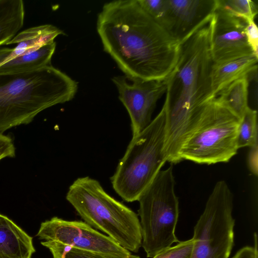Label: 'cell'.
I'll use <instances>...</instances> for the list:
<instances>
[{"mask_svg": "<svg viewBox=\"0 0 258 258\" xmlns=\"http://www.w3.org/2000/svg\"><path fill=\"white\" fill-rule=\"evenodd\" d=\"M97 31L104 51L127 76L164 80L177 62L179 41L157 23L138 0L105 4L97 17Z\"/></svg>", "mask_w": 258, "mask_h": 258, "instance_id": "6da1fadb", "label": "cell"}, {"mask_svg": "<svg viewBox=\"0 0 258 258\" xmlns=\"http://www.w3.org/2000/svg\"><path fill=\"white\" fill-rule=\"evenodd\" d=\"M214 13L179 41L177 62L166 78L164 102L166 133L164 153L167 162H181L182 144L200 120L213 95L211 72V34Z\"/></svg>", "mask_w": 258, "mask_h": 258, "instance_id": "7a4b0ae2", "label": "cell"}, {"mask_svg": "<svg viewBox=\"0 0 258 258\" xmlns=\"http://www.w3.org/2000/svg\"><path fill=\"white\" fill-rule=\"evenodd\" d=\"M78 89L75 80L51 64L0 73V133L29 124L43 110L72 100Z\"/></svg>", "mask_w": 258, "mask_h": 258, "instance_id": "3957f363", "label": "cell"}, {"mask_svg": "<svg viewBox=\"0 0 258 258\" xmlns=\"http://www.w3.org/2000/svg\"><path fill=\"white\" fill-rule=\"evenodd\" d=\"M66 199L85 223L129 251L138 252L142 236L138 215L108 194L98 180L89 176L77 178Z\"/></svg>", "mask_w": 258, "mask_h": 258, "instance_id": "277c9868", "label": "cell"}, {"mask_svg": "<svg viewBox=\"0 0 258 258\" xmlns=\"http://www.w3.org/2000/svg\"><path fill=\"white\" fill-rule=\"evenodd\" d=\"M166 119L163 104L150 123L133 136L119 161L111 181L114 190L124 201H138L167 162L164 153Z\"/></svg>", "mask_w": 258, "mask_h": 258, "instance_id": "5b68a950", "label": "cell"}, {"mask_svg": "<svg viewBox=\"0 0 258 258\" xmlns=\"http://www.w3.org/2000/svg\"><path fill=\"white\" fill-rule=\"evenodd\" d=\"M173 167L161 170L139 198L142 246L152 258L180 241L175 235L179 201Z\"/></svg>", "mask_w": 258, "mask_h": 258, "instance_id": "8992f818", "label": "cell"}, {"mask_svg": "<svg viewBox=\"0 0 258 258\" xmlns=\"http://www.w3.org/2000/svg\"><path fill=\"white\" fill-rule=\"evenodd\" d=\"M240 121L215 97L182 144L179 153L181 162L188 160L206 165L229 162L238 150Z\"/></svg>", "mask_w": 258, "mask_h": 258, "instance_id": "52a82bcc", "label": "cell"}, {"mask_svg": "<svg viewBox=\"0 0 258 258\" xmlns=\"http://www.w3.org/2000/svg\"><path fill=\"white\" fill-rule=\"evenodd\" d=\"M233 195L224 180L216 182L194 228L190 258H229L233 244Z\"/></svg>", "mask_w": 258, "mask_h": 258, "instance_id": "ba28073f", "label": "cell"}, {"mask_svg": "<svg viewBox=\"0 0 258 258\" xmlns=\"http://www.w3.org/2000/svg\"><path fill=\"white\" fill-rule=\"evenodd\" d=\"M36 236L40 239L59 242L109 258H140L109 236L81 221H68L52 217L41 223Z\"/></svg>", "mask_w": 258, "mask_h": 258, "instance_id": "9c48e42d", "label": "cell"}, {"mask_svg": "<svg viewBox=\"0 0 258 258\" xmlns=\"http://www.w3.org/2000/svg\"><path fill=\"white\" fill-rule=\"evenodd\" d=\"M111 80L117 89L119 99L128 113L135 136L151 122L156 103L166 93V80H143L125 75L114 76Z\"/></svg>", "mask_w": 258, "mask_h": 258, "instance_id": "30bf717a", "label": "cell"}, {"mask_svg": "<svg viewBox=\"0 0 258 258\" xmlns=\"http://www.w3.org/2000/svg\"><path fill=\"white\" fill-rule=\"evenodd\" d=\"M246 24L243 20L216 9L211 42L214 63L254 55L245 34Z\"/></svg>", "mask_w": 258, "mask_h": 258, "instance_id": "8fae6325", "label": "cell"}, {"mask_svg": "<svg viewBox=\"0 0 258 258\" xmlns=\"http://www.w3.org/2000/svg\"><path fill=\"white\" fill-rule=\"evenodd\" d=\"M216 7L217 0H168L161 26L179 41L213 14Z\"/></svg>", "mask_w": 258, "mask_h": 258, "instance_id": "7c38bea8", "label": "cell"}, {"mask_svg": "<svg viewBox=\"0 0 258 258\" xmlns=\"http://www.w3.org/2000/svg\"><path fill=\"white\" fill-rule=\"evenodd\" d=\"M63 32L50 24L28 28L19 32L6 45L15 44L12 48L0 47V65L19 56L31 53L54 40Z\"/></svg>", "mask_w": 258, "mask_h": 258, "instance_id": "4fadbf2b", "label": "cell"}, {"mask_svg": "<svg viewBox=\"0 0 258 258\" xmlns=\"http://www.w3.org/2000/svg\"><path fill=\"white\" fill-rule=\"evenodd\" d=\"M35 252L33 238L0 214V258H31Z\"/></svg>", "mask_w": 258, "mask_h": 258, "instance_id": "5bb4252c", "label": "cell"}, {"mask_svg": "<svg viewBox=\"0 0 258 258\" xmlns=\"http://www.w3.org/2000/svg\"><path fill=\"white\" fill-rule=\"evenodd\" d=\"M258 58L254 55L236 58L212 65L211 83L213 95L216 97L232 82L256 70Z\"/></svg>", "mask_w": 258, "mask_h": 258, "instance_id": "9a60e30c", "label": "cell"}, {"mask_svg": "<svg viewBox=\"0 0 258 258\" xmlns=\"http://www.w3.org/2000/svg\"><path fill=\"white\" fill-rule=\"evenodd\" d=\"M25 14L22 0H0V46L19 32L24 25Z\"/></svg>", "mask_w": 258, "mask_h": 258, "instance_id": "2e32d148", "label": "cell"}, {"mask_svg": "<svg viewBox=\"0 0 258 258\" xmlns=\"http://www.w3.org/2000/svg\"><path fill=\"white\" fill-rule=\"evenodd\" d=\"M56 48L53 41L37 50L0 65V73H19L32 71L50 65Z\"/></svg>", "mask_w": 258, "mask_h": 258, "instance_id": "e0dca14e", "label": "cell"}, {"mask_svg": "<svg viewBox=\"0 0 258 258\" xmlns=\"http://www.w3.org/2000/svg\"><path fill=\"white\" fill-rule=\"evenodd\" d=\"M248 76L230 83L216 95L218 100L232 113L241 118L248 106Z\"/></svg>", "mask_w": 258, "mask_h": 258, "instance_id": "ac0fdd59", "label": "cell"}, {"mask_svg": "<svg viewBox=\"0 0 258 258\" xmlns=\"http://www.w3.org/2000/svg\"><path fill=\"white\" fill-rule=\"evenodd\" d=\"M258 143L257 112L248 107L240 119L237 144L238 149Z\"/></svg>", "mask_w": 258, "mask_h": 258, "instance_id": "d6986e66", "label": "cell"}, {"mask_svg": "<svg viewBox=\"0 0 258 258\" xmlns=\"http://www.w3.org/2000/svg\"><path fill=\"white\" fill-rule=\"evenodd\" d=\"M216 9L244 21H253L257 14V7L250 0H217Z\"/></svg>", "mask_w": 258, "mask_h": 258, "instance_id": "ffe728a7", "label": "cell"}, {"mask_svg": "<svg viewBox=\"0 0 258 258\" xmlns=\"http://www.w3.org/2000/svg\"><path fill=\"white\" fill-rule=\"evenodd\" d=\"M41 244L50 250L53 258H109L96 253L73 248L57 242L44 241Z\"/></svg>", "mask_w": 258, "mask_h": 258, "instance_id": "44dd1931", "label": "cell"}, {"mask_svg": "<svg viewBox=\"0 0 258 258\" xmlns=\"http://www.w3.org/2000/svg\"><path fill=\"white\" fill-rule=\"evenodd\" d=\"M195 243L192 238L186 241H179L158 253L152 258H190Z\"/></svg>", "mask_w": 258, "mask_h": 258, "instance_id": "7402d4cb", "label": "cell"}, {"mask_svg": "<svg viewBox=\"0 0 258 258\" xmlns=\"http://www.w3.org/2000/svg\"><path fill=\"white\" fill-rule=\"evenodd\" d=\"M138 1L143 9L161 26L166 15L168 0Z\"/></svg>", "mask_w": 258, "mask_h": 258, "instance_id": "603a6c76", "label": "cell"}, {"mask_svg": "<svg viewBox=\"0 0 258 258\" xmlns=\"http://www.w3.org/2000/svg\"><path fill=\"white\" fill-rule=\"evenodd\" d=\"M245 34L247 43L253 54L258 57V28L254 21L246 24Z\"/></svg>", "mask_w": 258, "mask_h": 258, "instance_id": "cb8c5ba5", "label": "cell"}, {"mask_svg": "<svg viewBox=\"0 0 258 258\" xmlns=\"http://www.w3.org/2000/svg\"><path fill=\"white\" fill-rule=\"evenodd\" d=\"M16 156V148L12 138L0 133V160Z\"/></svg>", "mask_w": 258, "mask_h": 258, "instance_id": "d4e9b609", "label": "cell"}, {"mask_svg": "<svg viewBox=\"0 0 258 258\" xmlns=\"http://www.w3.org/2000/svg\"><path fill=\"white\" fill-rule=\"evenodd\" d=\"M254 246H246L240 249L232 258H258L257 234H254Z\"/></svg>", "mask_w": 258, "mask_h": 258, "instance_id": "484cf974", "label": "cell"}, {"mask_svg": "<svg viewBox=\"0 0 258 258\" xmlns=\"http://www.w3.org/2000/svg\"><path fill=\"white\" fill-rule=\"evenodd\" d=\"M247 164L250 171L255 175L258 174V143L249 147Z\"/></svg>", "mask_w": 258, "mask_h": 258, "instance_id": "4316f807", "label": "cell"}]
</instances>
